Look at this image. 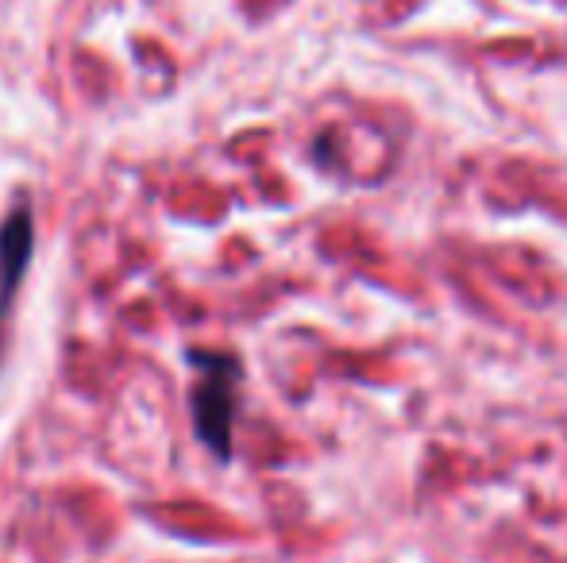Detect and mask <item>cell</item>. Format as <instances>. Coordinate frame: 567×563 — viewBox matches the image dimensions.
<instances>
[{
  "instance_id": "6da1fadb",
  "label": "cell",
  "mask_w": 567,
  "mask_h": 563,
  "mask_svg": "<svg viewBox=\"0 0 567 563\" xmlns=\"http://www.w3.org/2000/svg\"><path fill=\"white\" fill-rule=\"evenodd\" d=\"M197 367V383L189 394L194 406V428L202 444L217 459H231V425H236V386L244 378L239 359L220 352H189Z\"/></svg>"
},
{
  "instance_id": "7a4b0ae2",
  "label": "cell",
  "mask_w": 567,
  "mask_h": 563,
  "mask_svg": "<svg viewBox=\"0 0 567 563\" xmlns=\"http://www.w3.org/2000/svg\"><path fill=\"white\" fill-rule=\"evenodd\" d=\"M31 248H35V232H31V212L16 209L12 217L0 225V313L12 301L16 285L23 282L31 263Z\"/></svg>"
}]
</instances>
